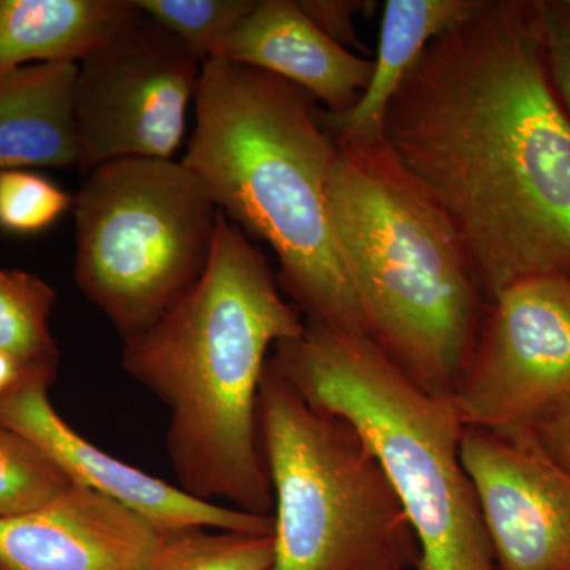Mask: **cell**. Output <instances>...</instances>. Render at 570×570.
Masks as SVG:
<instances>
[{
  "label": "cell",
  "mask_w": 570,
  "mask_h": 570,
  "mask_svg": "<svg viewBox=\"0 0 570 570\" xmlns=\"http://www.w3.org/2000/svg\"><path fill=\"white\" fill-rule=\"evenodd\" d=\"M296 2L303 13L330 39L356 55L366 52L363 41L356 33L355 20L358 14L376 9L377 2H366V0H296Z\"/></svg>",
  "instance_id": "obj_23"
},
{
  "label": "cell",
  "mask_w": 570,
  "mask_h": 570,
  "mask_svg": "<svg viewBox=\"0 0 570 570\" xmlns=\"http://www.w3.org/2000/svg\"><path fill=\"white\" fill-rule=\"evenodd\" d=\"M48 379H29L0 395V425L17 431L50 456L75 485L126 505L164 534L219 530L275 534V519L214 504L115 459L78 434L52 407Z\"/></svg>",
  "instance_id": "obj_11"
},
{
  "label": "cell",
  "mask_w": 570,
  "mask_h": 570,
  "mask_svg": "<svg viewBox=\"0 0 570 570\" xmlns=\"http://www.w3.org/2000/svg\"><path fill=\"white\" fill-rule=\"evenodd\" d=\"M135 3L205 62L217 55L220 45L257 0H135Z\"/></svg>",
  "instance_id": "obj_20"
},
{
  "label": "cell",
  "mask_w": 570,
  "mask_h": 570,
  "mask_svg": "<svg viewBox=\"0 0 570 570\" xmlns=\"http://www.w3.org/2000/svg\"><path fill=\"white\" fill-rule=\"evenodd\" d=\"M48 379L43 376H37V374L29 373L24 366H21L17 360L11 358L6 352L0 351V395L10 392V390L17 389L22 382L29 381V379ZM51 381V379H48Z\"/></svg>",
  "instance_id": "obj_25"
},
{
  "label": "cell",
  "mask_w": 570,
  "mask_h": 570,
  "mask_svg": "<svg viewBox=\"0 0 570 570\" xmlns=\"http://www.w3.org/2000/svg\"><path fill=\"white\" fill-rule=\"evenodd\" d=\"M219 213L175 159L100 165L73 198L78 287L122 340L137 335L204 275Z\"/></svg>",
  "instance_id": "obj_7"
},
{
  "label": "cell",
  "mask_w": 570,
  "mask_h": 570,
  "mask_svg": "<svg viewBox=\"0 0 570 570\" xmlns=\"http://www.w3.org/2000/svg\"><path fill=\"white\" fill-rule=\"evenodd\" d=\"M181 163L214 205L272 247L277 284L306 324L366 335L330 214L337 142L317 100L268 71L206 59Z\"/></svg>",
  "instance_id": "obj_3"
},
{
  "label": "cell",
  "mask_w": 570,
  "mask_h": 570,
  "mask_svg": "<svg viewBox=\"0 0 570 570\" xmlns=\"http://www.w3.org/2000/svg\"><path fill=\"white\" fill-rule=\"evenodd\" d=\"M78 63L22 67L0 77V171L78 165Z\"/></svg>",
  "instance_id": "obj_14"
},
{
  "label": "cell",
  "mask_w": 570,
  "mask_h": 570,
  "mask_svg": "<svg viewBox=\"0 0 570 570\" xmlns=\"http://www.w3.org/2000/svg\"><path fill=\"white\" fill-rule=\"evenodd\" d=\"M164 538L134 510L73 483L43 508L0 519V570H148Z\"/></svg>",
  "instance_id": "obj_12"
},
{
  "label": "cell",
  "mask_w": 570,
  "mask_h": 570,
  "mask_svg": "<svg viewBox=\"0 0 570 570\" xmlns=\"http://www.w3.org/2000/svg\"><path fill=\"white\" fill-rule=\"evenodd\" d=\"M55 292L39 276L0 269V351L29 373L51 379L58 348L50 332Z\"/></svg>",
  "instance_id": "obj_17"
},
{
  "label": "cell",
  "mask_w": 570,
  "mask_h": 570,
  "mask_svg": "<svg viewBox=\"0 0 570 570\" xmlns=\"http://www.w3.org/2000/svg\"><path fill=\"white\" fill-rule=\"evenodd\" d=\"M275 534L186 530L165 534L148 570H269Z\"/></svg>",
  "instance_id": "obj_18"
},
{
  "label": "cell",
  "mask_w": 570,
  "mask_h": 570,
  "mask_svg": "<svg viewBox=\"0 0 570 570\" xmlns=\"http://www.w3.org/2000/svg\"><path fill=\"white\" fill-rule=\"evenodd\" d=\"M466 469L497 570H570V472L528 425L464 426Z\"/></svg>",
  "instance_id": "obj_10"
},
{
  "label": "cell",
  "mask_w": 570,
  "mask_h": 570,
  "mask_svg": "<svg viewBox=\"0 0 570 570\" xmlns=\"http://www.w3.org/2000/svg\"><path fill=\"white\" fill-rule=\"evenodd\" d=\"M570 396V279L534 276L491 299L452 401L466 426L530 425Z\"/></svg>",
  "instance_id": "obj_9"
},
{
  "label": "cell",
  "mask_w": 570,
  "mask_h": 570,
  "mask_svg": "<svg viewBox=\"0 0 570 570\" xmlns=\"http://www.w3.org/2000/svg\"><path fill=\"white\" fill-rule=\"evenodd\" d=\"M305 328L264 253L220 212L200 279L156 324L122 340L124 370L170 412L179 489L273 517L258 395L273 348Z\"/></svg>",
  "instance_id": "obj_2"
},
{
  "label": "cell",
  "mask_w": 570,
  "mask_h": 570,
  "mask_svg": "<svg viewBox=\"0 0 570 570\" xmlns=\"http://www.w3.org/2000/svg\"><path fill=\"white\" fill-rule=\"evenodd\" d=\"M528 426L551 459L570 472V396L546 409Z\"/></svg>",
  "instance_id": "obj_24"
},
{
  "label": "cell",
  "mask_w": 570,
  "mask_h": 570,
  "mask_svg": "<svg viewBox=\"0 0 570 570\" xmlns=\"http://www.w3.org/2000/svg\"><path fill=\"white\" fill-rule=\"evenodd\" d=\"M539 10L547 71L570 119V0H539Z\"/></svg>",
  "instance_id": "obj_22"
},
{
  "label": "cell",
  "mask_w": 570,
  "mask_h": 570,
  "mask_svg": "<svg viewBox=\"0 0 570 570\" xmlns=\"http://www.w3.org/2000/svg\"><path fill=\"white\" fill-rule=\"evenodd\" d=\"M483 0H387L370 85L358 102L343 115L318 110L335 140L384 138L385 116L397 89L420 56L442 32L466 20Z\"/></svg>",
  "instance_id": "obj_15"
},
{
  "label": "cell",
  "mask_w": 570,
  "mask_h": 570,
  "mask_svg": "<svg viewBox=\"0 0 570 570\" xmlns=\"http://www.w3.org/2000/svg\"><path fill=\"white\" fill-rule=\"evenodd\" d=\"M258 434L275 499L269 570H417L419 540L365 439L311 406L269 362Z\"/></svg>",
  "instance_id": "obj_6"
},
{
  "label": "cell",
  "mask_w": 570,
  "mask_h": 570,
  "mask_svg": "<svg viewBox=\"0 0 570 570\" xmlns=\"http://www.w3.org/2000/svg\"><path fill=\"white\" fill-rule=\"evenodd\" d=\"M71 206V195L45 176L26 170L0 171V228L9 234H39Z\"/></svg>",
  "instance_id": "obj_21"
},
{
  "label": "cell",
  "mask_w": 570,
  "mask_h": 570,
  "mask_svg": "<svg viewBox=\"0 0 570 570\" xmlns=\"http://www.w3.org/2000/svg\"><path fill=\"white\" fill-rule=\"evenodd\" d=\"M384 140L455 228L489 303L528 277L570 279V119L539 0H483L431 41Z\"/></svg>",
  "instance_id": "obj_1"
},
{
  "label": "cell",
  "mask_w": 570,
  "mask_h": 570,
  "mask_svg": "<svg viewBox=\"0 0 570 570\" xmlns=\"http://www.w3.org/2000/svg\"><path fill=\"white\" fill-rule=\"evenodd\" d=\"M336 142L330 214L367 336L423 392L452 397L485 292L455 228L387 141Z\"/></svg>",
  "instance_id": "obj_4"
},
{
  "label": "cell",
  "mask_w": 570,
  "mask_h": 570,
  "mask_svg": "<svg viewBox=\"0 0 570 570\" xmlns=\"http://www.w3.org/2000/svg\"><path fill=\"white\" fill-rule=\"evenodd\" d=\"M214 58L283 78L332 115H343L358 102L374 69L373 59L325 36L296 0H257Z\"/></svg>",
  "instance_id": "obj_13"
},
{
  "label": "cell",
  "mask_w": 570,
  "mask_h": 570,
  "mask_svg": "<svg viewBox=\"0 0 570 570\" xmlns=\"http://www.w3.org/2000/svg\"><path fill=\"white\" fill-rule=\"evenodd\" d=\"M204 62L138 11L78 63L73 92L78 170L119 159H174Z\"/></svg>",
  "instance_id": "obj_8"
},
{
  "label": "cell",
  "mask_w": 570,
  "mask_h": 570,
  "mask_svg": "<svg viewBox=\"0 0 570 570\" xmlns=\"http://www.w3.org/2000/svg\"><path fill=\"white\" fill-rule=\"evenodd\" d=\"M73 482L37 445L0 425V519L50 504Z\"/></svg>",
  "instance_id": "obj_19"
},
{
  "label": "cell",
  "mask_w": 570,
  "mask_h": 570,
  "mask_svg": "<svg viewBox=\"0 0 570 570\" xmlns=\"http://www.w3.org/2000/svg\"><path fill=\"white\" fill-rule=\"evenodd\" d=\"M135 0H0V77L80 63L138 13Z\"/></svg>",
  "instance_id": "obj_16"
},
{
  "label": "cell",
  "mask_w": 570,
  "mask_h": 570,
  "mask_svg": "<svg viewBox=\"0 0 570 570\" xmlns=\"http://www.w3.org/2000/svg\"><path fill=\"white\" fill-rule=\"evenodd\" d=\"M268 362L311 406L348 420L365 439L419 540L417 570H497L452 397L423 392L370 336L324 326L306 324Z\"/></svg>",
  "instance_id": "obj_5"
}]
</instances>
